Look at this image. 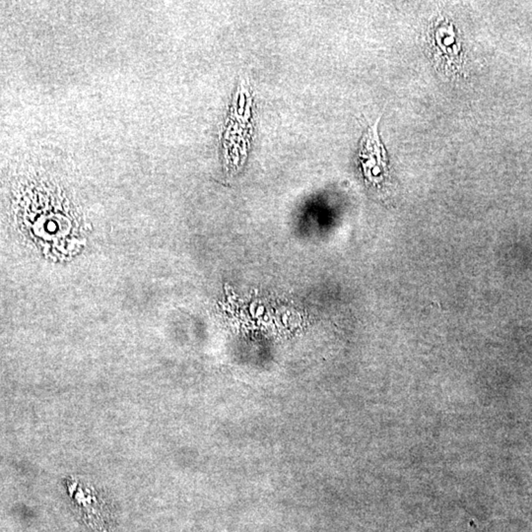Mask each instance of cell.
Here are the masks:
<instances>
[{"label":"cell","mask_w":532,"mask_h":532,"mask_svg":"<svg viewBox=\"0 0 532 532\" xmlns=\"http://www.w3.org/2000/svg\"><path fill=\"white\" fill-rule=\"evenodd\" d=\"M65 488L75 513L90 532H113L110 506L99 490L75 477L65 479Z\"/></svg>","instance_id":"obj_1"}]
</instances>
